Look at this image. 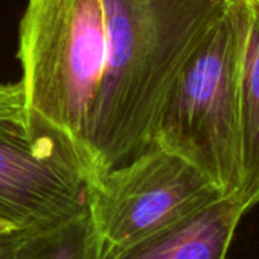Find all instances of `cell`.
Returning <instances> with one entry per match:
<instances>
[{"label":"cell","instance_id":"6da1fadb","mask_svg":"<svg viewBox=\"0 0 259 259\" xmlns=\"http://www.w3.org/2000/svg\"><path fill=\"white\" fill-rule=\"evenodd\" d=\"M232 0H102L105 66L87 128L89 185L154 142L162 107Z\"/></svg>","mask_w":259,"mask_h":259},{"label":"cell","instance_id":"7c38bea8","mask_svg":"<svg viewBox=\"0 0 259 259\" xmlns=\"http://www.w3.org/2000/svg\"><path fill=\"white\" fill-rule=\"evenodd\" d=\"M242 2H245L248 7H251V8H256V10H259V0H242Z\"/></svg>","mask_w":259,"mask_h":259},{"label":"cell","instance_id":"8992f818","mask_svg":"<svg viewBox=\"0 0 259 259\" xmlns=\"http://www.w3.org/2000/svg\"><path fill=\"white\" fill-rule=\"evenodd\" d=\"M244 213L235 197L221 195L113 259H226Z\"/></svg>","mask_w":259,"mask_h":259},{"label":"cell","instance_id":"30bf717a","mask_svg":"<svg viewBox=\"0 0 259 259\" xmlns=\"http://www.w3.org/2000/svg\"><path fill=\"white\" fill-rule=\"evenodd\" d=\"M0 117L25 119L23 92L19 82L0 84Z\"/></svg>","mask_w":259,"mask_h":259},{"label":"cell","instance_id":"3957f363","mask_svg":"<svg viewBox=\"0 0 259 259\" xmlns=\"http://www.w3.org/2000/svg\"><path fill=\"white\" fill-rule=\"evenodd\" d=\"M248 5L232 0L174 82L154 142L197 166L226 197L242 183L241 81Z\"/></svg>","mask_w":259,"mask_h":259},{"label":"cell","instance_id":"52a82bcc","mask_svg":"<svg viewBox=\"0 0 259 259\" xmlns=\"http://www.w3.org/2000/svg\"><path fill=\"white\" fill-rule=\"evenodd\" d=\"M242 183L238 201L248 212L259 203V10L248 7L241 81Z\"/></svg>","mask_w":259,"mask_h":259},{"label":"cell","instance_id":"277c9868","mask_svg":"<svg viewBox=\"0 0 259 259\" xmlns=\"http://www.w3.org/2000/svg\"><path fill=\"white\" fill-rule=\"evenodd\" d=\"M221 195L197 166L153 142L89 185L87 218L96 257L113 259Z\"/></svg>","mask_w":259,"mask_h":259},{"label":"cell","instance_id":"8fae6325","mask_svg":"<svg viewBox=\"0 0 259 259\" xmlns=\"http://www.w3.org/2000/svg\"><path fill=\"white\" fill-rule=\"evenodd\" d=\"M14 232H19L16 227H13L11 224H8L7 221H4V220H0V238H4V236H7V235H11V233H14ZM23 232V230H22Z\"/></svg>","mask_w":259,"mask_h":259},{"label":"cell","instance_id":"5b68a950","mask_svg":"<svg viewBox=\"0 0 259 259\" xmlns=\"http://www.w3.org/2000/svg\"><path fill=\"white\" fill-rule=\"evenodd\" d=\"M89 183L79 157L61 139L0 117V220L45 233L87 213Z\"/></svg>","mask_w":259,"mask_h":259},{"label":"cell","instance_id":"7a4b0ae2","mask_svg":"<svg viewBox=\"0 0 259 259\" xmlns=\"http://www.w3.org/2000/svg\"><path fill=\"white\" fill-rule=\"evenodd\" d=\"M17 57L28 126L70 147L89 183L87 128L105 66L102 0H28Z\"/></svg>","mask_w":259,"mask_h":259},{"label":"cell","instance_id":"ba28073f","mask_svg":"<svg viewBox=\"0 0 259 259\" xmlns=\"http://www.w3.org/2000/svg\"><path fill=\"white\" fill-rule=\"evenodd\" d=\"M29 259H98L87 213L45 233Z\"/></svg>","mask_w":259,"mask_h":259},{"label":"cell","instance_id":"9c48e42d","mask_svg":"<svg viewBox=\"0 0 259 259\" xmlns=\"http://www.w3.org/2000/svg\"><path fill=\"white\" fill-rule=\"evenodd\" d=\"M45 233L19 230L0 238V259H29L35 244Z\"/></svg>","mask_w":259,"mask_h":259}]
</instances>
